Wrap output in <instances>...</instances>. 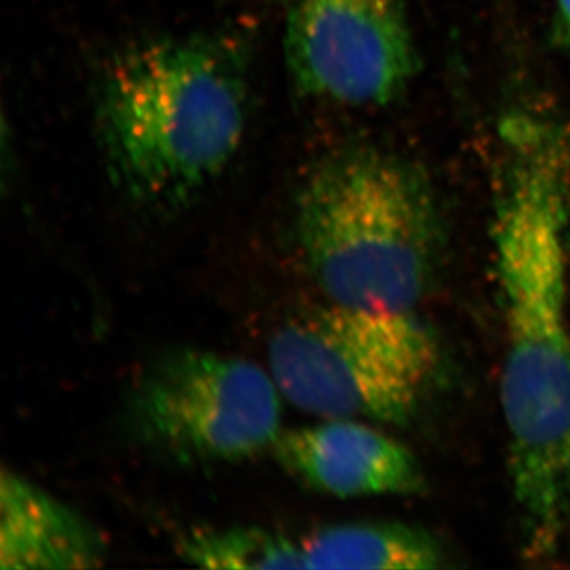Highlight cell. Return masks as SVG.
<instances>
[{
  "label": "cell",
  "instance_id": "3957f363",
  "mask_svg": "<svg viewBox=\"0 0 570 570\" xmlns=\"http://www.w3.org/2000/svg\"><path fill=\"white\" fill-rule=\"evenodd\" d=\"M295 228L330 302L411 313L425 295L441 242L430 179L377 146L330 153L303 179Z\"/></svg>",
  "mask_w": 570,
  "mask_h": 570
},
{
  "label": "cell",
  "instance_id": "ba28073f",
  "mask_svg": "<svg viewBox=\"0 0 570 570\" xmlns=\"http://www.w3.org/2000/svg\"><path fill=\"white\" fill-rule=\"evenodd\" d=\"M107 543L77 510L17 472L0 479V568L75 570L100 568Z\"/></svg>",
  "mask_w": 570,
  "mask_h": 570
},
{
  "label": "cell",
  "instance_id": "8fae6325",
  "mask_svg": "<svg viewBox=\"0 0 570 570\" xmlns=\"http://www.w3.org/2000/svg\"><path fill=\"white\" fill-rule=\"evenodd\" d=\"M558 32L566 47L570 48V0H557Z\"/></svg>",
  "mask_w": 570,
  "mask_h": 570
},
{
  "label": "cell",
  "instance_id": "277c9868",
  "mask_svg": "<svg viewBox=\"0 0 570 570\" xmlns=\"http://www.w3.org/2000/svg\"><path fill=\"white\" fill-rule=\"evenodd\" d=\"M269 373L284 397L324 419L404 425L439 366L417 317L336 305L292 317L272 336Z\"/></svg>",
  "mask_w": 570,
  "mask_h": 570
},
{
  "label": "cell",
  "instance_id": "9c48e42d",
  "mask_svg": "<svg viewBox=\"0 0 570 570\" xmlns=\"http://www.w3.org/2000/svg\"><path fill=\"white\" fill-rule=\"evenodd\" d=\"M306 569H438L444 553L433 535L401 523L337 524L302 543Z\"/></svg>",
  "mask_w": 570,
  "mask_h": 570
},
{
  "label": "cell",
  "instance_id": "6da1fadb",
  "mask_svg": "<svg viewBox=\"0 0 570 570\" xmlns=\"http://www.w3.org/2000/svg\"><path fill=\"white\" fill-rule=\"evenodd\" d=\"M494 223L505 317L501 407L523 553L557 554L570 520L564 175L546 130L521 127Z\"/></svg>",
  "mask_w": 570,
  "mask_h": 570
},
{
  "label": "cell",
  "instance_id": "5b68a950",
  "mask_svg": "<svg viewBox=\"0 0 570 570\" xmlns=\"http://www.w3.org/2000/svg\"><path fill=\"white\" fill-rule=\"evenodd\" d=\"M281 395L255 363L179 348L141 371L127 417L141 445L175 463H234L273 448L283 433Z\"/></svg>",
  "mask_w": 570,
  "mask_h": 570
},
{
  "label": "cell",
  "instance_id": "8992f818",
  "mask_svg": "<svg viewBox=\"0 0 570 570\" xmlns=\"http://www.w3.org/2000/svg\"><path fill=\"white\" fill-rule=\"evenodd\" d=\"M283 7L285 61L305 96L384 105L417 73L406 0H283Z\"/></svg>",
  "mask_w": 570,
  "mask_h": 570
},
{
  "label": "cell",
  "instance_id": "30bf717a",
  "mask_svg": "<svg viewBox=\"0 0 570 570\" xmlns=\"http://www.w3.org/2000/svg\"><path fill=\"white\" fill-rule=\"evenodd\" d=\"M179 554L206 569H306L302 543L258 527L190 531L179 540Z\"/></svg>",
  "mask_w": 570,
  "mask_h": 570
},
{
  "label": "cell",
  "instance_id": "52a82bcc",
  "mask_svg": "<svg viewBox=\"0 0 570 570\" xmlns=\"http://www.w3.org/2000/svg\"><path fill=\"white\" fill-rule=\"evenodd\" d=\"M272 449L288 474L332 497H407L425 490V475L411 450L352 419L285 431Z\"/></svg>",
  "mask_w": 570,
  "mask_h": 570
},
{
  "label": "cell",
  "instance_id": "7a4b0ae2",
  "mask_svg": "<svg viewBox=\"0 0 570 570\" xmlns=\"http://www.w3.org/2000/svg\"><path fill=\"white\" fill-rule=\"evenodd\" d=\"M250 45L239 31L156 37L119 51L97 92V132L112 186L174 213L234 159L246 130Z\"/></svg>",
  "mask_w": 570,
  "mask_h": 570
}]
</instances>
